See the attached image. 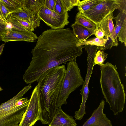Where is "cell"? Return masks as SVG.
Instances as JSON below:
<instances>
[{
	"instance_id": "6da1fadb",
	"label": "cell",
	"mask_w": 126,
	"mask_h": 126,
	"mask_svg": "<svg viewBox=\"0 0 126 126\" xmlns=\"http://www.w3.org/2000/svg\"><path fill=\"white\" fill-rule=\"evenodd\" d=\"M79 39L68 28L48 29L38 37L32 50L31 61L23 76L27 84L37 81L48 69L72 60L82 54L83 46H77Z\"/></svg>"
},
{
	"instance_id": "7a4b0ae2",
	"label": "cell",
	"mask_w": 126,
	"mask_h": 126,
	"mask_svg": "<svg viewBox=\"0 0 126 126\" xmlns=\"http://www.w3.org/2000/svg\"><path fill=\"white\" fill-rule=\"evenodd\" d=\"M66 70L64 65L48 70L39 77V120L49 124L58 108L57 103Z\"/></svg>"
},
{
	"instance_id": "3957f363",
	"label": "cell",
	"mask_w": 126,
	"mask_h": 126,
	"mask_svg": "<svg viewBox=\"0 0 126 126\" xmlns=\"http://www.w3.org/2000/svg\"><path fill=\"white\" fill-rule=\"evenodd\" d=\"M100 68L102 93L115 116L122 112L124 107L126 94L124 85L121 82L115 65L107 62Z\"/></svg>"
},
{
	"instance_id": "277c9868",
	"label": "cell",
	"mask_w": 126,
	"mask_h": 126,
	"mask_svg": "<svg viewBox=\"0 0 126 126\" xmlns=\"http://www.w3.org/2000/svg\"><path fill=\"white\" fill-rule=\"evenodd\" d=\"M32 87L31 84L24 87L16 95L0 105V126H18L30 101L20 105L18 101Z\"/></svg>"
},
{
	"instance_id": "5b68a950",
	"label": "cell",
	"mask_w": 126,
	"mask_h": 126,
	"mask_svg": "<svg viewBox=\"0 0 126 126\" xmlns=\"http://www.w3.org/2000/svg\"><path fill=\"white\" fill-rule=\"evenodd\" d=\"M80 70L76 61L72 60L67 63L57 102L58 108L66 104L67 99L70 94L84 83Z\"/></svg>"
},
{
	"instance_id": "8992f818",
	"label": "cell",
	"mask_w": 126,
	"mask_h": 126,
	"mask_svg": "<svg viewBox=\"0 0 126 126\" xmlns=\"http://www.w3.org/2000/svg\"><path fill=\"white\" fill-rule=\"evenodd\" d=\"M122 1L123 0H103L91 9L79 14L89 18L97 26L107 15L118 9Z\"/></svg>"
},
{
	"instance_id": "52a82bcc",
	"label": "cell",
	"mask_w": 126,
	"mask_h": 126,
	"mask_svg": "<svg viewBox=\"0 0 126 126\" xmlns=\"http://www.w3.org/2000/svg\"><path fill=\"white\" fill-rule=\"evenodd\" d=\"M39 88L38 83L32 91L27 108L18 126H32L39 120Z\"/></svg>"
},
{
	"instance_id": "ba28073f",
	"label": "cell",
	"mask_w": 126,
	"mask_h": 126,
	"mask_svg": "<svg viewBox=\"0 0 126 126\" xmlns=\"http://www.w3.org/2000/svg\"><path fill=\"white\" fill-rule=\"evenodd\" d=\"M41 20L53 29L63 28L69 23L68 12L60 14L47 8L44 4L39 14Z\"/></svg>"
},
{
	"instance_id": "9c48e42d",
	"label": "cell",
	"mask_w": 126,
	"mask_h": 126,
	"mask_svg": "<svg viewBox=\"0 0 126 126\" xmlns=\"http://www.w3.org/2000/svg\"><path fill=\"white\" fill-rule=\"evenodd\" d=\"M105 104L102 100L97 108L82 126H112L110 120L103 112Z\"/></svg>"
},
{
	"instance_id": "30bf717a",
	"label": "cell",
	"mask_w": 126,
	"mask_h": 126,
	"mask_svg": "<svg viewBox=\"0 0 126 126\" xmlns=\"http://www.w3.org/2000/svg\"><path fill=\"white\" fill-rule=\"evenodd\" d=\"M44 0H22V9L33 19L37 27L40 24L41 20L39 14L43 4Z\"/></svg>"
},
{
	"instance_id": "8fae6325",
	"label": "cell",
	"mask_w": 126,
	"mask_h": 126,
	"mask_svg": "<svg viewBox=\"0 0 126 126\" xmlns=\"http://www.w3.org/2000/svg\"><path fill=\"white\" fill-rule=\"evenodd\" d=\"M1 36V40L5 42L15 41L33 42H35L38 38L36 34L33 32L17 31L12 30L10 28Z\"/></svg>"
},
{
	"instance_id": "7c38bea8",
	"label": "cell",
	"mask_w": 126,
	"mask_h": 126,
	"mask_svg": "<svg viewBox=\"0 0 126 126\" xmlns=\"http://www.w3.org/2000/svg\"><path fill=\"white\" fill-rule=\"evenodd\" d=\"M119 13L113 17L116 22L114 27L115 33L119 40L122 43L126 41V9L119 10Z\"/></svg>"
},
{
	"instance_id": "4fadbf2b",
	"label": "cell",
	"mask_w": 126,
	"mask_h": 126,
	"mask_svg": "<svg viewBox=\"0 0 126 126\" xmlns=\"http://www.w3.org/2000/svg\"><path fill=\"white\" fill-rule=\"evenodd\" d=\"M73 117L64 112L61 108H58L49 126H76Z\"/></svg>"
},
{
	"instance_id": "5bb4252c",
	"label": "cell",
	"mask_w": 126,
	"mask_h": 126,
	"mask_svg": "<svg viewBox=\"0 0 126 126\" xmlns=\"http://www.w3.org/2000/svg\"><path fill=\"white\" fill-rule=\"evenodd\" d=\"M113 12H111L106 17L97 25V29L99 28L104 32L105 33V39H107L108 37H110L118 45L113 22Z\"/></svg>"
},
{
	"instance_id": "9a60e30c",
	"label": "cell",
	"mask_w": 126,
	"mask_h": 126,
	"mask_svg": "<svg viewBox=\"0 0 126 126\" xmlns=\"http://www.w3.org/2000/svg\"><path fill=\"white\" fill-rule=\"evenodd\" d=\"M71 26L74 34L79 39V42H84L90 36L94 34V31L77 23L72 24Z\"/></svg>"
},
{
	"instance_id": "2e32d148",
	"label": "cell",
	"mask_w": 126,
	"mask_h": 126,
	"mask_svg": "<svg viewBox=\"0 0 126 126\" xmlns=\"http://www.w3.org/2000/svg\"><path fill=\"white\" fill-rule=\"evenodd\" d=\"M75 23L95 31L97 28V24L83 15L77 13L75 17Z\"/></svg>"
},
{
	"instance_id": "e0dca14e",
	"label": "cell",
	"mask_w": 126,
	"mask_h": 126,
	"mask_svg": "<svg viewBox=\"0 0 126 126\" xmlns=\"http://www.w3.org/2000/svg\"><path fill=\"white\" fill-rule=\"evenodd\" d=\"M84 93L85 94L80 93L82 95V102L80 105L79 110L75 112L74 117L76 120H80L83 117L84 115L86 113L85 111V103L88 97V95L89 91L88 87V83L86 84V86H84Z\"/></svg>"
},
{
	"instance_id": "ac0fdd59",
	"label": "cell",
	"mask_w": 126,
	"mask_h": 126,
	"mask_svg": "<svg viewBox=\"0 0 126 126\" xmlns=\"http://www.w3.org/2000/svg\"><path fill=\"white\" fill-rule=\"evenodd\" d=\"M103 0H85L80 1L78 6V13L83 14L100 2Z\"/></svg>"
},
{
	"instance_id": "d6986e66",
	"label": "cell",
	"mask_w": 126,
	"mask_h": 126,
	"mask_svg": "<svg viewBox=\"0 0 126 126\" xmlns=\"http://www.w3.org/2000/svg\"><path fill=\"white\" fill-rule=\"evenodd\" d=\"M12 17L26 21L35 29L37 27L33 19L23 9L10 13L9 15Z\"/></svg>"
},
{
	"instance_id": "ffe728a7",
	"label": "cell",
	"mask_w": 126,
	"mask_h": 126,
	"mask_svg": "<svg viewBox=\"0 0 126 126\" xmlns=\"http://www.w3.org/2000/svg\"><path fill=\"white\" fill-rule=\"evenodd\" d=\"M5 7L12 13L22 9L21 4L22 0H2Z\"/></svg>"
},
{
	"instance_id": "44dd1931",
	"label": "cell",
	"mask_w": 126,
	"mask_h": 126,
	"mask_svg": "<svg viewBox=\"0 0 126 126\" xmlns=\"http://www.w3.org/2000/svg\"><path fill=\"white\" fill-rule=\"evenodd\" d=\"M107 39L103 38H99L97 37L90 38L83 42H79L77 44V46L84 45H93L100 47H104Z\"/></svg>"
},
{
	"instance_id": "7402d4cb",
	"label": "cell",
	"mask_w": 126,
	"mask_h": 126,
	"mask_svg": "<svg viewBox=\"0 0 126 126\" xmlns=\"http://www.w3.org/2000/svg\"><path fill=\"white\" fill-rule=\"evenodd\" d=\"M7 21L8 22L10 21L19 25L30 32H32L34 31L33 27L28 22L12 17L9 15L7 18Z\"/></svg>"
},
{
	"instance_id": "603a6c76",
	"label": "cell",
	"mask_w": 126,
	"mask_h": 126,
	"mask_svg": "<svg viewBox=\"0 0 126 126\" xmlns=\"http://www.w3.org/2000/svg\"><path fill=\"white\" fill-rule=\"evenodd\" d=\"M80 0H60L62 8L64 13L70 11L74 6L79 5Z\"/></svg>"
},
{
	"instance_id": "cb8c5ba5",
	"label": "cell",
	"mask_w": 126,
	"mask_h": 126,
	"mask_svg": "<svg viewBox=\"0 0 126 126\" xmlns=\"http://www.w3.org/2000/svg\"><path fill=\"white\" fill-rule=\"evenodd\" d=\"M108 54L103 50H99L96 52L94 60V65L97 64L100 66L104 64Z\"/></svg>"
},
{
	"instance_id": "d4e9b609",
	"label": "cell",
	"mask_w": 126,
	"mask_h": 126,
	"mask_svg": "<svg viewBox=\"0 0 126 126\" xmlns=\"http://www.w3.org/2000/svg\"><path fill=\"white\" fill-rule=\"evenodd\" d=\"M84 47L88 53V59L94 58L97 51L99 48V46L93 45H85Z\"/></svg>"
},
{
	"instance_id": "484cf974",
	"label": "cell",
	"mask_w": 126,
	"mask_h": 126,
	"mask_svg": "<svg viewBox=\"0 0 126 126\" xmlns=\"http://www.w3.org/2000/svg\"><path fill=\"white\" fill-rule=\"evenodd\" d=\"M10 13V12L5 7L2 0H0V17L3 20L9 23L7 19Z\"/></svg>"
},
{
	"instance_id": "4316f807",
	"label": "cell",
	"mask_w": 126,
	"mask_h": 126,
	"mask_svg": "<svg viewBox=\"0 0 126 126\" xmlns=\"http://www.w3.org/2000/svg\"><path fill=\"white\" fill-rule=\"evenodd\" d=\"M56 0H44V4L48 9L54 11Z\"/></svg>"
},
{
	"instance_id": "83f0119b",
	"label": "cell",
	"mask_w": 126,
	"mask_h": 126,
	"mask_svg": "<svg viewBox=\"0 0 126 126\" xmlns=\"http://www.w3.org/2000/svg\"><path fill=\"white\" fill-rule=\"evenodd\" d=\"M53 11L60 14H63L65 13L64 12L61 6L60 0H56Z\"/></svg>"
},
{
	"instance_id": "f1b7e54d",
	"label": "cell",
	"mask_w": 126,
	"mask_h": 126,
	"mask_svg": "<svg viewBox=\"0 0 126 126\" xmlns=\"http://www.w3.org/2000/svg\"><path fill=\"white\" fill-rule=\"evenodd\" d=\"M10 28V25H5L0 23V35L6 32Z\"/></svg>"
},
{
	"instance_id": "f546056e",
	"label": "cell",
	"mask_w": 126,
	"mask_h": 126,
	"mask_svg": "<svg viewBox=\"0 0 126 126\" xmlns=\"http://www.w3.org/2000/svg\"><path fill=\"white\" fill-rule=\"evenodd\" d=\"M94 34L96 37L99 38H103L105 36V33L101 29H97L94 31Z\"/></svg>"
},
{
	"instance_id": "4dcf8cb0",
	"label": "cell",
	"mask_w": 126,
	"mask_h": 126,
	"mask_svg": "<svg viewBox=\"0 0 126 126\" xmlns=\"http://www.w3.org/2000/svg\"><path fill=\"white\" fill-rule=\"evenodd\" d=\"M0 23L5 25H9V23H7L3 20L0 17Z\"/></svg>"
},
{
	"instance_id": "1f68e13d",
	"label": "cell",
	"mask_w": 126,
	"mask_h": 126,
	"mask_svg": "<svg viewBox=\"0 0 126 126\" xmlns=\"http://www.w3.org/2000/svg\"><path fill=\"white\" fill-rule=\"evenodd\" d=\"M4 45L5 44H3L0 46V56L2 53Z\"/></svg>"
},
{
	"instance_id": "d6a6232c",
	"label": "cell",
	"mask_w": 126,
	"mask_h": 126,
	"mask_svg": "<svg viewBox=\"0 0 126 126\" xmlns=\"http://www.w3.org/2000/svg\"><path fill=\"white\" fill-rule=\"evenodd\" d=\"M3 90L1 88V87L0 86V91H1Z\"/></svg>"
},
{
	"instance_id": "836d02e7",
	"label": "cell",
	"mask_w": 126,
	"mask_h": 126,
	"mask_svg": "<svg viewBox=\"0 0 126 126\" xmlns=\"http://www.w3.org/2000/svg\"><path fill=\"white\" fill-rule=\"evenodd\" d=\"M1 40V36L0 35V41Z\"/></svg>"
},
{
	"instance_id": "e575fe53",
	"label": "cell",
	"mask_w": 126,
	"mask_h": 126,
	"mask_svg": "<svg viewBox=\"0 0 126 126\" xmlns=\"http://www.w3.org/2000/svg\"><path fill=\"white\" fill-rule=\"evenodd\" d=\"M124 44H125V46H126V42H125L124 43Z\"/></svg>"
}]
</instances>
